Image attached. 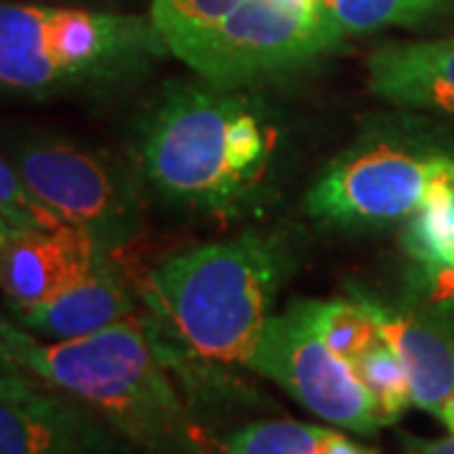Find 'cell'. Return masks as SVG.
<instances>
[{
    "label": "cell",
    "instance_id": "d6986e66",
    "mask_svg": "<svg viewBox=\"0 0 454 454\" xmlns=\"http://www.w3.org/2000/svg\"><path fill=\"white\" fill-rule=\"evenodd\" d=\"M240 3L243 0H149V18L172 53L175 46L230 16Z\"/></svg>",
    "mask_w": 454,
    "mask_h": 454
},
{
    "label": "cell",
    "instance_id": "d4e9b609",
    "mask_svg": "<svg viewBox=\"0 0 454 454\" xmlns=\"http://www.w3.org/2000/svg\"><path fill=\"white\" fill-rule=\"evenodd\" d=\"M439 419L444 422V427L450 429L454 434V394L450 396V402L444 404V409H442V414H439Z\"/></svg>",
    "mask_w": 454,
    "mask_h": 454
},
{
    "label": "cell",
    "instance_id": "277c9868",
    "mask_svg": "<svg viewBox=\"0 0 454 454\" xmlns=\"http://www.w3.org/2000/svg\"><path fill=\"white\" fill-rule=\"evenodd\" d=\"M169 53L149 13L0 0V89L51 94L124 79Z\"/></svg>",
    "mask_w": 454,
    "mask_h": 454
},
{
    "label": "cell",
    "instance_id": "52a82bcc",
    "mask_svg": "<svg viewBox=\"0 0 454 454\" xmlns=\"http://www.w3.org/2000/svg\"><path fill=\"white\" fill-rule=\"evenodd\" d=\"M8 157L46 210L89 232L106 253L137 235L142 215L134 187L104 152L64 137L33 134L13 142Z\"/></svg>",
    "mask_w": 454,
    "mask_h": 454
},
{
    "label": "cell",
    "instance_id": "cb8c5ba5",
    "mask_svg": "<svg viewBox=\"0 0 454 454\" xmlns=\"http://www.w3.org/2000/svg\"><path fill=\"white\" fill-rule=\"evenodd\" d=\"M18 230H23V225H18L13 217H8L5 212L0 210V253H3V247H5V245L16 238Z\"/></svg>",
    "mask_w": 454,
    "mask_h": 454
},
{
    "label": "cell",
    "instance_id": "4fadbf2b",
    "mask_svg": "<svg viewBox=\"0 0 454 454\" xmlns=\"http://www.w3.org/2000/svg\"><path fill=\"white\" fill-rule=\"evenodd\" d=\"M369 91L396 106L454 114V33L389 43L369 56Z\"/></svg>",
    "mask_w": 454,
    "mask_h": 454
},
{
    "label": "cell",
    "instance_id": "484cf974",
    "mask_svg": "<svg viewBox=\"0 0 454 454\" xmlns=\"http://www.w3.org/2000/svg\"><path fill=\"white\" fill-rule=\"evenodd\" d=\"M31 3H64V5H79V0H31Z\"/></svg>",
    "mask_w": 454,
    "mask_h": 454
},
{
    "label": "cell",
    "instance_id": "9a60e30c",
    "mask_svg": "<svg viewBox=\"0 0 454 454\" xmlns=\"http://www.w3.org/2000/svg\"><path fill=\"white\" fill-rule=\"evenodd\" d=\"M318 5L343 38L384 28H417L454 13V0H318Z\"/></svg>",
    "mask_w": 454,
    "mask_h": 454
},
{
    "label": "cell",
    "instance_id": "8fae6325",
    "mask_svg": "<svg viewBox=\"0 0 454 454\" xmlns=\"http://www.w3.org/2000/svg\"><path fill=\"white\" fill-rule=\"evenodd\" d=\"M106 260L109 253L79 227H23L0 253V293L8 310L31 309Z\"/></svg>",
    "mask_w": 454,
    "mask_h": 454
},
{
    "label": "cell",
    "instance_id": "2e32d148",
    "mask_svg": "<svg viewBox=\"0 0 454 454\" xmlns=\"http://www.w3.org/2000/svg\"><path fill=\"white\" fill-rule=\"evenodd\" d=\"M351 366L364 389L372 394L381 427L396 422L411 404V384L394 346L379 336Z\"/></svg>",
    "mask_w": 454,
    "mask_h": 454
},
{
    "label": "cell",
    "instance_id": "4316f807",
    "mask_svg": "<svg viewBox=\"0 0 454 454\" xmlns=\"http://www.w3.org/2000/svg\"><path fill=\"white\" fill-rule=\"evenodd\" d=\"M452 298H454V288H452Z\"/></svg>",
    "mask_w": 454,
    "mask_h": 454
},
{
    "label": "cell",
    "instance_id": "30bf717a",
    "mask_svg": "<svg viewBox=\"0 0 454 454\" xmlns=\"http://www.w3.org/2000/svg\"><path fill=\"white\" fill-rule=\"evenodd\" d=\"M116 439L94 411L43 381L0 396V454H114Z\"/></svg>",
    "mask_w": 454,
    "mask_h": 454
},
{
    "label": "cell",
    "instance_id": "6da1fadb",
    "mask_svg": "<svg viewBox=\"0 0 454 454\" xmlns=\"http://www.w3.org/2000/svg\"><path fill=\"white\" fill-rule=\"evenodd\" d=\"M0 339L26 372L94 411L146 454H212L145 316L74 340L33 336L0 313Z\"/></svg>",
    "mask_w": 454,
    "mask_h": 454
},
{
    "label": "cell",
    "instance_id": "ba28073f",
    "mask_svg": "<svg viewBox=\"0 0 454 454\" xmlns=\"http://www.w3.org/2000/svg\"><path fill=\"white\" fill-rule=\"evenodd\" d=\"M247 369L276 381L298 404L340 429L373 434L381 427L372 394L358 381L354 366L321 339L306 301L291 303L286 313H270Z\"/></svg>",
    "mask_w": 454,
    "mask_h": 454
},
{
    "label": "cell",
    "instance_id": "ac0fdd59",
    "mask_svg": "<svg viewBox=\"0 0 454 454\" xmlns=\"http://www.w3.org/2000/svg\"><path fill=\"white\" fill-rule=\"evenodd\" d=\"M325 434L324 427L293 419L253 422L230 434L220 454H321Z\"/></svg>",
    "mask_w": 454,
    "mask_h": 454
},
{
    "label": "cell",
    "instance_id": "e0dca14e",
    "mask_svg": "<svg viewBox=\"0 0 454 454\" xmlns=\"http://www.w3.org/2000/svg\"><path fill=\"white\" fill-rule=\"evenodd\" d=\"M306 306L328 348L348 364H354L381 336L369 310L354 295L333 301H306Z\"/></svg>",
    "mask_w": 454,
    "mask_h": 454
},
{
    "label": "cell",
    "instance_id": "8992f818",
    "mask_svg": "<svg viewBox=\"0 0 454 454\" xmlns=\"http://www.w3.org/2000/svg\"><path fill=\"white\" fill-rule=\"evenodd\" d=\"M454 184V154L414 142H372L343 152L310 187L306 212L336 227H391Z\"/></svg>",
    "mask_w": 454,
    "mask_h": 454
},
{
    "label": "cell",
    "instance_id": "603a6c76",
    "mask_svg": "<svg viewBox=\"0 0 454 454\" xmlns=\"http://www.w3.org/2000/svg\"><path fill=\"white\" fill-rule=\"evenodd\" d=\"M321 454H373V452L364 450V447L356 444L354 439L343 437V434H339V432H331V429H328Z\"/></svg>",
    "mask_w": 454,
    "mask_h": 454
},
{
    "label": "cell",
    "instance_id": "7c38bea8",
    "mask_svg": "<svg viewBox=\"0 0 454 454\" xmlns=\"http://www.w3.org/2000/svg\"><path fill=\"white\" fill-rule=\"evenodd\" d=\"M13 321L46 340H74L129 321L137 313L134 293L112 262L79 278L53 298L23 310H11Z\"/></svg>",
    "mask_w": 454,
    "mask_h": 454
},
{
    "label": "cell",
    "instance_id": "ffe728a7",
    "mask_svg": "<svg viewBox=\"0 0 454 454\" xmlns=\"http://www.w3.org/2000/svg\"><path fill=\"white\" fill-rule=\"evenodd\" d=\"M0 210L23 227L53 230V227L66 225L28 192L26 182L18 175L13 160L3 152H0Z\"/></svg>",
    "mask_w": 454,
    "mask_h": 454
},
{
    "label": "cell",
    "instance_id": "3957f363",
    "mask_svg": "<svg viewBox=\"0 0 454 454\" xmlns=\"http://www.w3.org/2000/svg\"><path fill=\"white\" fill-rule=\"evenodd\" d=\"M286 273L283 243L247 232L167 258L146 278L145 301L190 354L247 366Z\"/></svg>",
    "mask_w": 454,
    "mask_h": 454
},
{
    "label": "cell",
    "instance_id": "7402d4cb",
    "mask_svg": "<svg viewBox=\"0 0 454 454\" xmlns=\"http://www.w3.org/2000/svg\"><path fill=\"white\" fill-rule=\"evenodd\" d=\"M404 454H454V434L444 439H422L414 434H402Z\"/></svg>",
    "mask_w": 454,
    "mask_h": 454
},
{
    "label": "cell",
    "instance_id": "44dd1931",
    "mask_svg": "<svg viewBox=\"0 0 454 454\" xmlns=\"http://www.w3.org/2000/svg\"><path fill=\"white\" fill-rule=\"evenodd\" d=\"M33 384H38V379L18 364V358L11 354L5 340L0 339V396L28 389Z\"/></svg>",
    "mask_w": 454,
    "mask_h": 454
},
{
    "label": "cell",
    "instance_id": "7a4b0ae2",
    "mask_svg": "<svg viewBox=\"0 0 454 454\" xmlns=\"http://www.w3.org/2000/svg\"><path fill=\"white\" fill-rule=\"evenodd\" d=\"M276 152V134L235 89L175 83L146 114L139 160L146 182L175 202L225 210L243 200Z\"/></svg>",
    "mask_w": 454,
    "mask_h": 454
},
{
    "label": "cell",
    "instance_id": "9c48e42d",
    "mask_svg": "<svg viewBox=\"0 0 454 454\" xmlns=\"http://www.w3.org/2000/svg\"><path fill=\"white\" fill-rule=\"evenodd\" d=\"M379 333L399 354L411 384V404L439 419L454 394V298L391 306L364 288H351Z\"/></svg>",
    "mask_w": 454,
    "mask_h": 454
},
{
    "label": "cell",
    "instance_id": "5bb4252c",
    "mask_svg": "<svg viewBox=\"0 0 454 454\" xmlns=\"http://www.w3.org/2000/svg\"><path fill=\"white\" fill-rule=\"evenodd\" d=\"M402 247L419 270L429 301H450L454 288V184H442L406 220Z\"/></svg>",
    "mask_w": 454,
    "mask_h": 454
},
{
    "label": "cell",
    "instance_id": "5b68a950",
    "mask_svg": "<svg viewBox=\"0 0 454 454\" xmlns=\"http://www.w3.org/2000/svg\"><path fill=\"white\" fill-rule=\"evenodd\" d=\"M340 43L343 33L318 0H243L220 23L175 46L172 56L200 79L238 89L310 66Z\"/></svg>",
    "mask_w": 454,
    "mask_h": 454
}]
</instances>
